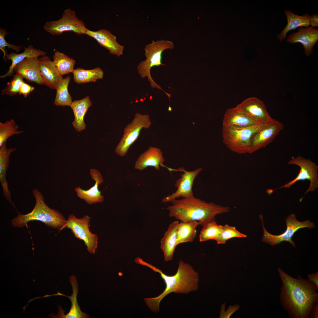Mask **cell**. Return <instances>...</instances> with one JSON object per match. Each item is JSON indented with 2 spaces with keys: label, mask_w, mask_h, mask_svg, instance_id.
I'll return each instance as SVG.
<instances>
[{
  "label": "cell",
  "mask_w": 318,
  "mask_h": 318,
  "mask_svg": "<svg viewBox=\"0 0 318 318\" xmlns=\"http://www.w3.org/2000/svg\"><path fill=\"white\" fill-rule=\"evenodd\" d=\"M277 270L282 283L280 295L281 305L291 317L308 318L318 301V289L308 279L299 276L293 278L280 268Z\"/></svg>",
  "instance_id": "obj_1"
},
{
  "label": "cell",
  "mask_w": 318,
  "mask_h": 318,
  "mask_svg": "<svg viewBox=\"0 0 318 318\" xmlns=\"http://www.w3.org/2000/svg\"><path fill=\"white\" fill-rule=\"evenodd\" d=\"M144 265L150 268L155 272L159 273L166 284L165 290L158 296L144 299L146 305L155 312L159 311V305L161 301L169 294L174 292L186 294L196 291L198 289L199 280L198 273L194 270L191 265L185 263L182 259L178 263L176 273L173 276L167 275L160 269L145 262Z\"/></svg>",
  "instance_id": "obj_2"
},
{
  "label": "cell",
  "mask_w": 318,
  "mask_h": 318,
  "mask_svg": "<svg viewBox=\"0 0 318 318\" xmlns=\"http://www.w3.org/2000/svg\"><path fill=\"white\" fill-rule=\"evenodd\" d=\"M167 209L170 217H174L185 222L196 221L202 226L207 223L215 220L216 216L229 212L230 208L222 206L213 202L207 203L194 196L175 199Z\"/></svg>",
  "instance_id": "obj_3"
},
{
  "label": "cell",
  "mask_w": 318,
  "mask_h": 318,
  "mask_svg": "<svg viewBox=\"0 0 318 318\" xmlns=\"http://www.w3.org/2000/svg\"><path fill=\"white\" fill-rule=\"evenodd\" d=\"M36 203L32 211L26 214L19 213L12 219L14 227L21 228L27 226L30 221L37 220L44 223L47 227L61 231L64 228L67 220L58 211L48 207L45 203L43 196L37 189L32 191Z\"/></svg>",
  "instance_id": "obj_4"
},
{
  "label": "cell",
  "mask_w": 318,
  "mask_h": 318,
  "mask_svg": "<svg viewBox=\"0 0 318 318\" xmlns=\"http://www.w3.org/2000/svg\"><path fill=\"white\" fill-rule=\"evenodd\" d=\"M174 47L173 42L166 40H153L151 43L145 46L144 49L146 59L140 62L137 66L138 73L142 78H148L150 86L163 91L170 97V94L164 91L160 86L157 84L152 78L151 69L154 66L165 65L162 63V54L167 49H173Z\"/></svg>",
  "instance_id": "obj_5"
},
{
  "label": "cell",
  "mask_w": 318,
  "mask_h": 318,
  "mask_svg": "<svg viewBox=\"0 0 318 318\" xmlns=\"http://www.w3.org/2000/svg\"><path fill=\"white\" fill-rule=\"evenodd\" d=\"M267 122L241 128L226 127L222 126L223 143L232 152L239 154L248 153L252 136Z\"/></svg>",
  "instance_id": "obj_6"
},
{
  "label": "cell",
  "mask_w": 318,
  "mask_h": 318,
  "mask_svg": "<svg viewBox=\"0 0 318 318\" xmlns=\"http://www.w3.org/2000/svg\"><path fill=\"white\" fill-rule=\"evenodd\" d=\"M43 29L53 35H61L67 32H72L78 35L85 34L87 29L84 22L77 17L75 12L69 8L64 10L60 19L46 21Z\"/></svg>",
  "instance_id": "obj_7"
},
{
  "label": "cell",
  "mask_w": 318,
  "mask_h": 318,
  "mask_svg": "<svg viewBox=\"0 0 318 318\" xmlns=\"http://www.w3.org/2000/svg\"><path fill=\"white\" fill-rule=\"evenodd\" d=\"M151 122L148 114L136 113L131 122L124 128L123 134L115 152L120 157L125 156L130 146L138 137L143 128L148 129Z\"/></svg>",
  "instance_id": "obj_8"
},
{
  "label": "cell",
  "mask_w": 318,
  "mask_h": 318,
  "mask_svg": "<svg viewBox=\"0 0 318 318\" xmlns=\"http://www.w3.org/2000/svg\"><path fill=\"white\" fill-rule=\"evenodd\" d=\"M91 218L87 215L78 218L74 215H69L64 228L70 229L74 236L83 241L88 252L94 254L97 249L98 238L97 235L90 231L89 223Z\"/></svg>",
  "instance_id": "obj_9"
},
{
  "label": "cell",
  "mask_w": 318,
  "mask_h": 318,
  "mask_svg": "<svg viewBox=\"0 0 318 318\" xmlns=\"http://www.w3.org/2000/svg\"><path fill=\"white\" fill-rule=\"evenodd\" d=\"M259 218L262 221L263 230V235L261 241L272 246L280 244L282 241H285L290 242L293 247H295V242L292 240V238L295 233L301 228H314L315 226L313 222L309 220L303 222L298 221L296 219L295 215L292 213L290 214L286 219L287 228L285 231L279 235H274L269 233L265 228L262 215L259 216Z\"/></svg>",
  "instance_id": "obj_10"
},
{
  "label": "cell",
  "mask_w": 318,
  "mask_h": 318,
  "mask_svg": "<svg viewBox=\"0 0 318 318\" xmlns=\"http://www.w3.org/2000/svg\"><path fill=\"white\" fill-rule=\"evenodd\" d=\"M294 164L299 166L300 169L297 177L284 186L274 190L268 189L266 192L269 195L272 193L276 190L282 188H289L297 181L308 180L310 181V186L305 193L314 191L318 187V166L309 159H307L299 156L293 158L288 162V165Z\"/></svg>",
  "instance_id": "obj_11"
},
{
  "label": "cell",
  "mask_w": 318,
  "mask_h": 318,
  "mask_svg": "<svg viewBox=\"0 0 318 318\" xmlns=\"http://www.w3.org/2000/svg\"><path fill=\"white\" fill-rule=\"evenodd\" d=\"M168 168L169 170H175L183 173L180 174V178L178 179L175 182V186L177 188V190L171 195L164 197L162 200V202H171L180 197L185 198L194 196L192 189L193 181L196 176L202 170V168H199L192 171H188L183 168L176 170Z\"/></svg>",
  "instance_id": "obj_12"
},
{
  "label": "cell",
  "mask_w": 318,
  "mask_h": 318,
  "mask_svg": "<svg viewBox=\"0 0 318 318\" xmlns=\"http://www.w3.org/2000/svg\"><path fill=\"white\" fill-rule=\"evenodd\" d=\"M284 127L283 123L276 120L267 123L252 136L248 153H252L268 145L282 130Z\"/></svg>",
  "instance_id": "obj_13"
},
{
  "label": "cell",
  "mask_w": 318,
  "mask_h": 318,
  "mask_svg": "<svg viewBox=\"0 0 318 318\" xmlns=\"http://www.w3.org/2000/svg\"><path fill=\"white\" fill-rule=\"evenodd\" d=\"M239 110L258 122L264 123L274 121L269 113L263 102L258 98H247L235 107Z\"/></svg>",
  "instance_id": "obj_14"
},
{
  "label": "cell",
  "mask_w": 318,
  "mask_h": 318,
  "mask_svg": "<svg viewBox=\"0 0 318 318\" xmlns=\"http://www.w3.org/2000/svg\"><path fill=\"white\" fill-rule=\"evenodd\" d=\"M298 29L297 32L290 34L286 41L290 44L301 43L304 47L306 56H309L318 40V30L311 26L301 27Z\"/></svg>",
  "instance_id": "obj_15"
},
{
  "label": "cell",
  "mask_w": 318,
  "mask_h": 318,
  "mask_svg": "<svg viewBox=\"0 0 318 318\" xmlns=\"http://www.w3.org/2000/svg\"><path fill=\"white\" fill-rule=\"evenodd\" d=\"M85 34L95 39L100 45L108 50L111 54L118 57L122 55L124 46L117 42L116 36L109 30L103 29L92 31L87 29Z\"/></svg>",
  "instance_id": "obj_16"
},
{
  "label": "cell",
  "mask_w": 318,
  "mask_h": 318,
  "mask_svg": "<svg viewBox=\"0 0 318 318\" xmlns=\"http://www.w3.org/2000/svg\"><path fill=\"white\" fill-rule=\"evenodd\" d=\"M90 174L92 178L95 181L94 185L86 190L78 186L75 188L74 191L77 196L88 204L102 202L104 201V196L101 195L99 186L103 182V177L100 172L95 169H90Z\"/></svg>",
  "instance_id": "obj_17"
},
{
  "label": "cell",
  "mask_w": 318,
  "mask_h": 318,
  "mask_svg": "<svg viewBox=\"0 0 318 318\" xmlns=\"http://www.w3.org/2000/svg\"><path fill=\"white\" fill-rule=\"evenodd\" d=\"M14 71L15 74L21 75L28 82L43 84L40 73L38 57L25 58L14 67Z\"/></svg>",
  "instance_id": "obj_18"
},
{
  "label": "cell",
  "mask_w": 318,
  "mask_h": 318,
  "mask_svg": "<svg viewBox=\"0 0 318 318\" xmlns=\"http://www.w3.org/2000/svg\"><path fill=\"white\" fill-rule=\"evenodd\" d=\"M39 69L43 84L50 89L56 90L63 79L57 71L53 61L46 55L39 58Z\"/></svg>",
  "instance_id": "obj_19"
},
{
  "label": "cell",
  "mask_w": 318,
  "mask_h": 318,
  "mask_svg": "<svg viewBox=\"0 0 318 318\" xmlns=\"http://www.w3.org/2000/svg\"><path fill=\"white\" fill-rule=\"evenodd\" d=\"M262 123L239 110L236 107L228 109L223 116V126L241 128Z\"/></svg>",
  "instance_id": "obj_20"
},
{
  "label": "cell",
  "mask_w": 318,
  "mask_h": 318,
  "mask_svg": "<svg viewBox=\"0 0 318 318\" xmlns=\"http://www.w3.org/2000/svg\"><path fill=\"white\" fill-rule=\"evenodd\" d=\"M164 161L163 153L160 149L150 147L140 155L134 166L135 169L140 171L149 166H153L155 169L159 170L160 166H163Z\"/></svg>",
  "instance_id": "obj_21"
},
{
  "label": "cell",
  "mask_w": 318,
  "mask_h": 318,
  "mask_svg": "<svg viewBox=\"0 0 318 318\" xmlns=\"http://www.w3.org/2000/svg\"><path fill=\"white\" fill-rule=\"evenodd\" d=\"M179 223L178 221L172 222L161 240L160 248L164 254L165 260H172L177 246V230Z\"/></svg>",
  "instance_id": "obj_22"
},
{
  "label": "cell",
  "mask_w": 318,
  "mask_h": 318,
  "mask_svg": "<svg viewBox=\"0 0 318 318\" xmlns=\"http://www.w3.org/2000/svg\"><path fill=\"white\" fill-rule=\"evenodd\" d=\"M92 105V102L88 96L80 100H75L71 104L70 106L74 115V120L72 124L77 132H80L86 129L84 116Z\"/></svg>",
  "instance_id": "obj_23"
},
{
  "label": "cell",
  "mask_w": 318,
  "mask_h": 318,
  "mask_svg": "<svg viewBox=\"0 0 318 318\" xmlns=\"http://www.w3.org/2000/svg\"><path fill=\"white\" fill-rule=\"evenodd\" d=\"M46 53L40 49L34 48L32 45H29L28 47H24V51L19 54L11 52L8 54L6 59L12 61L11 65L6 74L0 76L1 78H4L7 77L13 76L14 74V69L18 64L23 61L25 58L28 57L43 56L46 55Z\"/></svg>",
  "instance_id": "obj_24"
},
{
  "label": "cell",
  "mask_w": 318,
  "mask_h": 318,
  "mask_svg": "<svg viewBox=\"0 0 318 318\" xmlns=\"http://www.w3.org/2000/svg\"><path fill=\"white\" fill-rule=\"evenodd\" d=\"M285 14L287 19V24L277 35L280 42L286 38L287 33L290 31L295 30L299 27H306L310 25L309 20L311 15L308 13L299 16L294 14L292 11L289 10H285Z\"/></svg>",
  "instance_id": "obj_25"
},
{
  "label": "cell",
  "mask_w": 318,
  "mask_h": 318,
  "mask_svg": "<svg viewBox=\"0 0 318 318\" xmlns=\"http://www.w3.org/2000/svg\"><path fill=\"white\" fill-rule=\"evenodd\" d=\"M69 282L72 286V293L71 296H66L71 300V307L69 312L67 314L64 315L63 312H60L57 318H88L89 315L85 312H82L81 310L78 305L77 300V296L78 292V284L77 279L74 275L71 276L69 279ZM56 317V318H57Z\"/></svg>",
  "instance_id": "obj_26"
},
{
  "label": "cell",
  "mask_w": 318,
  "mask_h": 318,
  "mask_svg": "<svg viewBox=\"0 0 318 318\" xmlns=\"http://www.w3.org/2000/svg\"><path fill=\"white\" fill-rule=\"evenodd\" d=\"M199 225V223L196 221L179 222L177 230V246L193 241L197 235L196 228Z\"/></svg>",
  "instance_id": "obj_27"
},
{
  "label": "cell",
  "mask_w": 318,
  "mask_h": 318,
  "mask_svg": "<svg viewBox=\"0 0 318 318\" xmlns=\"http://www.w3.org/2000/svg\"><path fill=\"white\" fill-rule=\"evenodd\" d=\"M11 153V152L7 149H3L0 151V181L3 196L12 204L14 205L11 201V193L9 189L8 183L6 179L7 170L9 165L10 156Z\"/></svg>",
  "instance_id": "obj_28"
},
{
  "label": "cell",
  "mask_w": 318,
  "mask_h": 318,
  "mask_svg": "<svg viewBox=\"0 0 318 318\" xmlns=\"http://www.w3.org/2000/svg\"><path fill=\"white\" fill-rule=\"evenodd\" d=\"M72 73L74 81L78 84L95 82L104 77L103 72L99 67L89 70L78 68L74 69Z\"/></svg>",
  "instance_id": "obj_29"
},
{
  "label": "cell",
  "mask_w": 318,
  "mask_h": 318,
  "mask_svg": "<svg viewBox=\"0 0 318 318\" xmlns=\"http://www.w3.org/2000/svg\"><path fill=\"white\" fill-rule=\"evenodd\" d=\"M53 57V62L61 76L73 73L75 64V60L73 58L58 51L55 52Z\"/></svg>",
  "instance_id": "obj_30"
},
{
  "label": "cell",
  "mask_w": 318,
  "mask_h": 318,
  "mask_svg": "<svg viewBox=\"0 0 318 318\" xmlns=\"http://www.w3.org/2000/svg\"><path fill=\"white\" fill-rule=\"evenodd\" d=\"M71 77L68 76L60 82L56 89L57 92L54 104L58 106H70L72 102V97L68 90V86Z\"/></svg>",
  "instance_id": "obj_31"
},
{
  "label": "cell",
  "mask_w": 318,
  "mask_h": 318,
  "mask_svg": "<svg viewBox=\"0 0 318 318\" xmlns=\"http://www.w3.org/2000/svg\"><path fill=\"white\" fill-rule=\"evenodd\" d=\"M199 236V241L204 242L209 240H216L221 231L222 226L218 224L213 220L203 226Z\"/></svg>",
  "instance_id": "obj_32"
},
{
  "label": "cell",
  "mask_w": 318,
  "mask_h": 318,
  "mask_svg": "<svg viewBox=\"0 0 318 318\" xmlns=\"http://www.w3.org/2000/svg\"><path fill=\"white\" fill-rule=\"evenodd\" d=\"M18 126L12 119L5 122H0V147L6 142L8 138L14 135H18L23 132L19 130Z\"/></svg>",
  "instance_id": "obj_33"
},
{
  "label": "cell",
  "mask_w": 318,
  "mask_h": 318,
  "mask_svg": "<svg viewBox=\"0 0 318 318\" xmlns=\"http://www.w3.org/2000/svg\"><path fill=\"white\" fill-rule=\"evenodd\" d=\"M246 236L237 231L234 227L227 224L222 226L220 233L216 241L218 244H224L229 239L234 237H246Z\"/></svg>",
  "instance_id": "obj_34"
},
{
  "label": "cell",
  "mask_w": 318,
  "mask_h": 318,
  "mask_svg": "<svg viewBox=\"0 0 318 318\" xmlns=\"http://www.w3.org/2000/svg\"><path fill=\"white\" fill-rule=\"evenodd\" d=\"M13 78L8 82L5 87L1 91V95H8L12 96L19 94L21 87L24 82L23 78L18 74L13 75Z\"/></svg>",
  "instance_id": "obj_35"
},
{
  "label": "cell",
  "mask_w": 318,
  "mask_h": 318,
  "mask_svg": "<svg viewBox=\"0 0 318 318\" xmlns=\"http://www.w3.org/2000/svg\"><path fill=\"white\" fill-rule=\"evenodd\" d=\"M8 34V33L6 29L0 27V49L3 53V59L6 62V57L8 54L5 49L6 47H7L9 49L15 50L17 52H19L22 47L21 45H15L8 43L5 40V36Z\"/></svg>",
  "instance_id": "obj_36"
},
{
  "label": "cell",
  "mask_w": 318,
  "mask_h": 318,
  "mask_svg": "<svg viewBox=\"0 0 318 318\" xmlns=\"http://www.w3.org/2000/svg\"><path fill=\"white\" fill-rule=\"evenodd\" d=\"M225 306V304H224L222 305L220 318H229L231 315L238 309L240 307L238 305H235L234 307L230 306L226 312H225L224 311Z\"/></svg>",
  "instance_id": "obj_37"
},
{
  "label": "cell",
  "mask_w": 318,
  "mask_h": 318,
  "mask_svg": "<svg viewBox=\"0 0 318 318\" xmlns=\"http://www.w3.org/2000/svg\"><path fill=\"white\" fill-rule=\"evenodd\" d=\"M34 89V87L24 82L21 87L19 94L22 95L24 97H26Z\"/></svg>",
  "instance_id": "obj_38"
},
{
  "label": "cell",
  "mask_w": 318,
  "mask_h": 318,
  "mask_svg": "<svg viewBox=\"0 0 318 318\" xmlns=\"http://www.w3.org/2000/svg\"><path fill=\"white\" fill-rule=\"evenodd\" d=\"M307 278L309 281L316 288L318 289V272L307 275Z\"/></svg>",
  "instance_id": "obj_39"
},
{
  "label": "cell",
  "mask_w": 318,
  "mask_h": 318,
  "mask_svg": "<svg viewBox=\"0 0 318 318\" xmlns=\"http://www.w3.org/2000/svg\"><path fill=\"white\" fill-rule=\"evenodd\" d=\"M310 25L313 28L318 26V14H313L311 15L309 20Z\"/></svg>",
  "instance_id": "obj_40"
},
{
  "label": "cell",
  "mask_w": 318,
  "mask_h": 318,
  "mask_svg": "<svg viewBox=\"0 0 318 318\" xmlns=\"http://www.w3.org/2000/svg\"><path fill=\"white\" fill-rule=\"evenodd\" d=\"M310 316L312 318H318V301L314 304Z\"/></svg>",
  "instance_id": "obj_41"
}]
</instances>
